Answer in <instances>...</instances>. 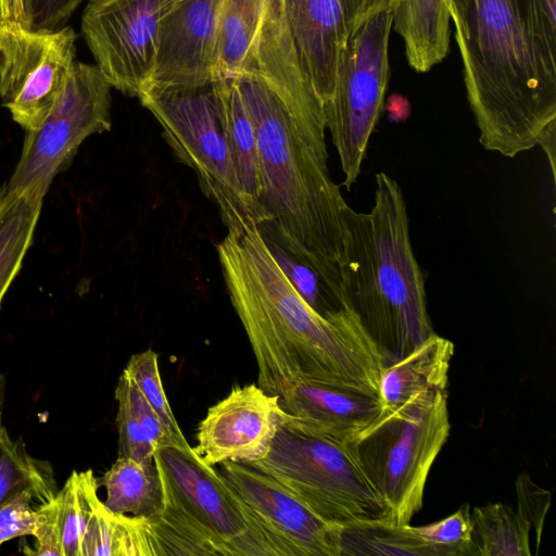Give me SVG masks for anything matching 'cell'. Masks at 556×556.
Masks as SVG:
<instances>
[{"label": "cell", "instance_id": "obj_41", "mask_svg": "<svg viewBox=\"0 0 556 556\" xmlns=\"http://www.w3.org/2000/svg\"><path fill=\"white\" fill-rule=\"evenodd\" d=\"M4 400V377L0 375V427L2 426V408Z\"/></svg>", "mask_w": 556, "mask_h": 556}, {"label": "cell", "instance_id": "obj_32", "mask_svg": "<svg viewBox=\"0 0 556 556\" xmlns=\"http://www.w3.org/2000/svg\"><path fill=\"white\" fill-rule=\"evenodd\" d=\"M125 370L135 380L157 415L166 432L168 446L190 452L192 447L185 439L164 392L159 368V355L151 349L134 354L129 358Z\"/></svg>", "mask_w": 556, "mask_h": 556}, {"label": "cell", "instance_id": "obj_24", "mask_svg": "<svg viewBox=\"0 0 556 556\" xmlns=\"http://www.w3.org/2000/svg\"><path fill=\"white\" fill-rule=\"evenodd\" d=\"M161 480L164 498L163 508L156 516L147 519L155 542L157 556H231L220 539L190 515L176 500L164 480L162 478Z\"/></svg>", "mask_w": 556, "mask_h": 556}, {"label": "cell", "instance_id": "obj_20", "mask_svg": "<svg viewBox=\"0 0 556 556\" xmlns=\"http://www.w3.org/2000/svg\"><path fill=\"white\" fill-rule=\"evenodd\" d=\"M218 85L225 138L239 199L258 225L261 208V176L256 134L236 79L215 80Z\"/></svg>", "mask_w": 556, "mask_h": 556}, {"label": "cell", "instance_id": "obj_40", "mask_svg": "<svg viewBox=\"0 0 556 556\" xmlns=\"http://www.w3.org/2000/svg\"><path fill=\"white\" fill-rule=\"evenodd\" d=\"M0 15L26 26L23 0H0Z\"/></svg>", "mask_w": 556, "mask_h": 556}, {"label": "cell", "instance_id": "obj_4", "mask_svg": "<svg viewBox=\"0 0 556 556\" xmlns=\"http://www.w3.org/2000/svg\"><path fill=\"white\" fill-rule=\"evenodd\" d=\"M343 219V301L376 345L384 367L434 333L400 185L378 173L370 212L358 213L348 204Z\"/></svg>", "mask_w": 556, "mask_h": 556}, {"label": "cell", "instance_id": "obj_28", "mask_svg": "<svg viewBox=\"0 0 556 556\" xmlns=\"http://www.w3.org/2000/svg\"><path fill=\"white\" fill-rule=\"evenodd\" d=\"M265 0H225L219 22L214 80L235 79L261 21Z\"/></svg>", "mask_w": 556, "mask_h": 556}, {"label": "cell", "instance_id": "obj_21", "mask_svg": "<svg viewBox=\"0 0 556 556\" xmlns=\"http://www.w3.org/2000/svg\"><path fill=\"white\" fill-rule=\"evenodd\" d=\"M391 14L412 68L426 73L443 61L450 47L451 0H393Z\"/></svg>", "mask_w": 556, "mask_h": 556}, {"label": "cell", "instance_id": "obj_8", "mask_svg": "<svg viewBox=\"0 0 556 556\" xmlns=\"http://www.w3.org/2000/svg\"><path fill=\"white\" fill-rule=\"evenodd\" d=\"M391 10L365 21L350 34L338 66L333 91L323 104L326 129L339 155L343 185L356 182L389 80Z\"/></svg>", "mask_w": 556, "mask_h": 556}, {"label": "cell", "instance_id": "obj_12", "mask_svg": "<svg viewBox=\"0 0 556 556\" xmlns=\"http://www.w3.org/2000/svg\"><path fill=\"white\" fill-rule=\"evenodd\" d=\"M175 0H90L81 31L112 88L139 97L154 72L160 33Z\"/></svg>", "mask_w": 556, "mask_h": 556}, {"label": "cell", "instance_id": "obj_15", "mask_svg": "<svg viewBox=\"0 0 556 556\" xmlns=\"http://www.w3.org/2000/svg\"><path fill=\"white\" fill-rule=\"evenodd\" d=\"M242 74L266 83L303 127L326 137L323 105L298 55L283 0H265Z\"/></svg>", "mask_w": 556, "mask_h": 556}, {"label": "cell", "instance_id": "obj_36", "mask_svg": "<svg viewBox=\"0 0 556 556\" xmlns=\"http://www.w3.org/2000/svg\"><path fill=\"white\" fill-rule=\"evenodd\" d=\"M83 0H23L26 27L56 30L68 21Z\"/></svg>", "mask_w": 556, "mask_h": 556}, {"label": "cell", "instance_id": "obj_7", "mask_svg": "<svg viewBox=\"0 0 556 556\" xmlns=\"http://www.w3.org/2000/svg\"><path fill=\"white\" fill-rule=\"evenodd\" d=\"M138 99L161 125L175 155L195 173L204 195L218 206L227 230L240 228L251 216L237 192L217 83L150 85Z\"/></svg>", "mask_w": 556, "mask_h": 556}, {"label": "cell", "instance_id": "obj_35", "mask_svg": "<svg viewBox=\"0 0 556 556\" xmlns=\"http://www.w3.org/2000/svg\"><path fill=\"white\" fill-rule=\"evenodd\" d=\"M35 500L22 493L0 505V544L21 536L33 535Z\"/></svg>", "mask_w": 556, "mask_h": 556}, {"label": "cell", "instance_id": "obj_9", "mask_svg": "<svg viewBox=\"0 0 556 556\" xmlns=\"http://www.w3.org/2000/svg\"><path fill=\"white\" fill-rule=\"evenodd\" d=\"M111 84L96 64L74 63L51 111L26 131L20 161L5 187L42 199L83 141L111 129Z\"/></svg>", "mask_w": 556, "mask_h": 556}, {"label": "cell", "instance_id": "obj_16", "mask_svg": "<svg viewBox=\"0 0 556 556\" xmlns=\"http://www.w3.org/2000/svg\"><path fill=\"white\" fill-rule=\"evenodd\" d=\"M224 1H174L162 24L156 63L147 86L195 85L214 80Z\"/></svg>", "mask_w": 556, "mask_h": 556}, {"label": "cell", "instance_id": "obj_17", "mask_svg": "<svg viewBox=\"0 0 556 556\" xmlns=\"http://www.w3.org/2000/svg\"><path fill=\"white\" fill-rule=\"evenodd\" d=\"M278 397L286 425L346 444L381 413L379 397L323 383L299 382Z\"/></svg>", "mask_w": 556, "mask_h": 556}, {"label": "cell", "instance_id": "obj_27", "mask_svg": "<svg viewBox=\"0 0 556 556\" xmlns=\"http://www.w3.org/2000/svg\"><path fill=\"white\" fill-rule=\"evenodd\" d=\"M52 466L33 457L21 440L10 437L0 427V505L11 498L28 493L39 504L58 493Z\"/></svg>", "mask_w": 556, "mask_h": 556}, {"label": "cell", "instance_id": "obj_30", "mask_svg": "<svg viewBox=\"0 0 556 556\" xmlns=\"http://www.w3.org/2000/svg\"><path fill=\"white\" fill-rule=\"evenodd\" d=\"M264 239L294 290L315 312L329 317L348 309L340 293L314 267L277 241L267 237Z\"/></svg>", "mask_w": 556, "mask_h": 556}, {"label": "cell", "instance_id": "obj_22", "mask_svg": "<svg viewBox=\"0 0 556 556\" xmlns=\"http://www.w3.org/2000/svg\"><path fill=\"white\" fill-rule=\"evenodd\" d=\"M98 484L104 486L103 503L113 513L149 519L163 508V485L154 459L139 463L117 457Z\"/></svg>", "mask_w": 556, "mask_h": 556}, {"label": "cell", "instance_id": "obj_29", "mask_svg": "<svg viewBox=\"0 0 556 556\" xmlns=\"http://www.w3.org/2000/svg\"><path fill=\"white\" fill-rule=\"evenodd\" d=\"M472 536L479 556H530L528 520L506 504L475 507Z\"/></svg>", "mask_w": 556, "mask_h": 556}, {"label": "cell", "instance_id": "obj_1", "mask_svg": "<svg viewBox=\"0 0 556 556\" xmlns=\"http://www.w3.org/2000/svg\"><path fill=\"white\" fill-rule=\"evenodd\" d=\"M232 306L256 358L257 386L282 395L299 382L379 397L383 362L350 309L324 317L294 290L249 217L217 245Z\"/></svg>", "mask_w": 556, "mask_h": 556}, {"label": "cell", "instance_id": "obj_6", "mask_svg": "<svg viewBox=\"0 0 556 556\" xmlns=\"http://www.w3.org/2000/svg\"><path fill=\"white\" fill-rule=\"evenodd\" d=\"M250 466L274 478L329 525L387 519L382 498L346 443L283 424L268 455Z\"/></svg>", "mask_w": 556, "mask_h": 556}, {"label": "cell", "instance_id": "obj_19", "mask_svg": "<svg viewBox=\"0 0 556 556\" xmlns=\"http://www.w3.org/2000/svg\"><path fill=\"white\" fill-rule=\"evenodd\" d=\"M454 343L435 332L406 356L384 366L379 380L380 415L394 413L419 397L447 392Z\"/></svg>", "mask_w": 556, "mask_h": 556}, {"label": "cell", "instance_id": "obj_2", "mask_svg": "<svg viewBox=\"0 0 556 556\" xmlns=\"http://www.w3.org/2000/svg\"><path fill=\"white\" fill-rule=\"evenodd\" d=\"M479 142L515 157L556 123V0H451Z\"/></svg>", "mask_w": 556, "mask_h": 556}, {"label": "cell", "instance_id": "obj_23", "mask_svg": "<svg viewBox=\"0 0 556 556\" xmlns=\"http://www.w3.org/2000/svg\"><path fill=\"white\" fill-rule=\"evenodd\" d=\"M157 556L155 542L146 518L110 510L92 496L91 508L81 543V556Z\"/></svg>", "mask_w": 556, "mask_h": 556}, {"label": "cell", "instance_id": "obj_13", "mask_svg": "<svg viewBox=\"0 0 556 556\" xmlns=\"http://www.w3.org/2000/svg\"><path fill=\"white\" fill-rule=\"evenodd\" d=\"M288 419L277 395L256 384L235 386L208 408L197 429L198 445L192 448L207 466L224 462L251 465L268 455L278 429Z\"/></svg>", "mask_w": 556, "mask_h": 556}, {"label": "cell", "instance_id": "obj_3", "mask_svg": "<svg viewBox=\"0 0 556 556\" xmlns=\"http://www.w3.org/2000/svg\"><path fill=\"white\" fill-rule=\"evenodd\" d=\"M235 79L256 134L261 231L307 262L342 296L348 203L329 174L326 138L303 127L262 79L248 74Z\"/></svg>", "mask_w": 556, "mask_h": 556}, {"label": "cell", "instance_id": "obj_25", "mask_svg": "<svg viewBox=\"0 0 556 556\" xmlns=\"http://www.w3.org/2000/svg\"><path fill=\"white\" fill-rule=\"evenodd\" d=\"M42 199L0 189V306L33 242Z\"/></svg>", "mask_w": 556, "mask_h": 556}, {"label": "cell", "instance_id": "obj_38", "mask_svg": "<svg viewBox=\"0 0 556 556\" xmlns=\"http://www.w3.org/2000/svg\"><path fill=\"white\" fill-rule=\"evenodd\" d=\"M393 0H342L350 31H354L365 21L387 10Z\"/></svg>", "mask_w": 556, "mask_h": 556}, {"label": "cell", "instance_id": "obj_33", "mask_svg": "<svg viewBox=\"0 0 556 556\" xmlns=\"http://www.w3.org/2000/svg\"><path fill=\"white\" fill-rule=\"evenodd\" d=\"M469 508L465 504L446 518L419 527L433 556L477 555Z\"/></svg>", "mask_w": 556, "mask_h": 556}, {"label": "cell", "instance_id": "obj_14", "mask_svg": "<svg viewBox=\"0 0 556 556\" xmlns=\"http://www.w3.org/2000/svg\"><path fill=\"white\" fill-rule=\"evenodd\" d=\"M222 475L285 556H339L338 526L324 521L274 478L233 462L222 463Z\"/></svg>", "mask_w": 556, "mask_h": 556}, {"label": "cell", "instance_id": "obj_5", "mask_svg": "<svg viewBox=\"0 0 556 556\" xmlns=\"http://www.w3.org/2000/svg\"><path fill=\"white\" fill-rule=\"evenodd\" d=\"M451 431L447 392L380 415L348 443L382 498L387 520L406 525L422 507L430 469Z\"/></svg>", "mask_w": 556, "mask_h": 556}, {"label": "cell", "instance_id": "obj_18", "mask_svg": "<svg viewBox=\"0 0 556 556\" xmlns=\"http://www.w3.org/2000/svg\"><path fill=\"white\" fill-rule=\"evenodd\" d=\"M304 72L321 105L330 98L350 28L342 0H283Z\"/></svg>", "mask_w": 556, "mask_h": 556}, {"label": "cell", "instance_id": "obj_39", "mask_svg": "<svg viewBox=\"0 0 556 556\" xmlns=\"http://www.w3.org/2000/svg\"><path fill=\"white\" fill-rule=\"evenodd\" d=\"M555 143H556V123H553L549 125V127L543 132L541 136L538 144L542 147L543 151L547 155V159L549 161L551 170L553 174V177L555 178Z\"/></svg>", "mask_w": 556, "mask_h": 556}, {"label": "cell", "instance_id": "obj_31", "mask_svg": "<svg viewBox=\"0 0 556 556\" xmlns=\"http://www.w3.org/2000/svg\"><path fill=\"white\" fill-rule=\"evenodd\" d=\"M98 479L91 469L74 470L58 491L63 523L65 556H81V543L90 514L92 496L98 492Z\"/></svg>", "mask_w": 556, "mask_h": 556}, {"label": "cell", "instance_id": "obj_26", "mask_svg": "<svg viewBox=\"0 0 556 556\" xmlns=\"http://www.w3.org/2000/svg\"><path fill=\"white\" fill-rule=\"evenodd\" d=\"M339 556L389 555L433 556L419 527L387 519H371L338 526Z\"/></svg>", "mask_w": 556, "mask_h": 556}, {"label": "cell", "instance_id": "obj_37", "mask_svg": "<svg viewBox=\"0 0 556 556\" xmlns=\"http://www.w3.org/2000/svg\"><path fill=\"white\" fill-rule=\"evenodd\" d=\"M518 511L528 520L535 531L539 547L544 519L549 508L551 493L538 486L527 475H520L516 480Z\"/></svg>", "mask_w": 556, "mask_h": 556}, {"label": "cell", "instance_id": "obj_11", "mask_svg": "<svg viewBox=\"0 0 556 556\" xmlns=\"http://www.w3.org/2000/svg\"><path fill=\"white\" fill-rule=\"evenodd\" d=\"M161 478L180 505L227 546L231 556H285L227 479L193 448L155 451Z\"/></svg>", "mask_w": 556, "mask_h": 556}, {"label": "cell", "instance_id": "obj_34", "mask_svg": "<svg viewBox=\"0 0 556 556\" xmlns=\"http://www.w3.org/2000/svg\"><path fill=\"white\" fill-rule=\"evenodd\" d=\"M33 536L36 539V549L31 554L65 556L61 503L58 493L35 508Z\"/></svg>", "mask_w": 556, "mask_h": 556}, {"label": "cell", "instance_id": "obj_10", "mask_svg": "<svg viewBox=\"0 0 556 556\" xmlns=\"http://www.w3.org/2000/svg\"><path fill=\"white\" fill-rule=\"evenodd\" d=\"M71 27L35 30L0 15V98L26 131L40 127L74 65Z\"/></svg>", "mask_w": 556, "mask_h": 556}]
</instances>
